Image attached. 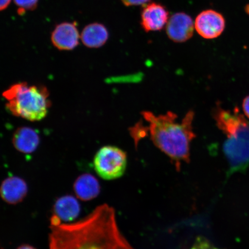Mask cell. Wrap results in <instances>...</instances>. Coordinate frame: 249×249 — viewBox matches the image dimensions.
Here are the masks:
<instances>
[{
    "label": "cell",
    "instance_id": "obj_4",
    "mask_svg": "<svg viewBox=\"0 0 249 249\" xmlns=\"http://www.w3.org/2000/svg\"><path fill=\"white\" fill-rule=\"evenodd\" d=\"M6 107L14 116L30 121L44 118L51 107L45 87L30 86L27 83L12 85L2 93Z\"/></svg>",
    "mask_w": 249,
    "mask_h": 249
},
{
    "label": "cell",
    "instance_id": "obj_5",
    "mask_svg": "<svg viewBox=\"0 0 249 249\" xmlns=\"http://www.w3.org/2000/svg\"><path fill=\"white\" fill-rule=\"evenodd\" d=\"M127 166L125 152L115 146L107 145L99 149L93 160L98 175L105 180H113L124 175Z\"/></svg>",
    "mask_w": 249,
    "mask_h": 249
},
{
    "label": "cell",
    "instance_id": "obj_19",
    "mask_svg": "<svg viewBox=\"0 0 249 249\" xmlns=\"http://www.w3.org/2000/svg\"><path fill=\"white\" fill-rule=\"evenodd\" d=\"M11 0H1L0 1V9L1 11H4L8 7L10 4Z\"/></svg>",
    "mask_w": 249,
    "mask_h": 249
},
{
    "label": "cell",
    "instance_id": "obj_13",
    "mask_svg": "<svg viewBox=\"0 0 249 249\" xmlns=\"http://www.w3.org/2000/svg\"><path fill=\"white\" fill-rule=\"evenodd\" d=\"M54 215L58 217L61 222H72L80 212V205L73 196L66 195L57 199L53 207Z\"/></svg>",
    "mask_w": 249,
    "mask_h": 249
},
{
    "label": "cell",
    "instance_id": "obj_20",
    "mask_svg": "<svg viewBox=\"0 0 249 249\" xmlns=\"http://www.w3.org/2000/svg\"><path fill=\"white\" fill-rule=\"evenodd\" d=\"M17 249H36L30 245H22L18 247Z\"/></svg>",
    "mask_w": 249,
    "mask_h": 249
},
{
    "label": "cell",
    "instance_id": "obj_1",
    "mask_svg": "<svg viewBox=\"0 0 249 249\" xmlns=\"http://www.w3.org/2000/svg\"><path fill=\"white\" fill-rule=\"evenodd\" d=\"M49 249H134L118 227L116 211L99 205L77 222L51 223Z\"/></svg>",
    "mask_w": 249,
    "mask_h": 249
},
{
    "label": "cell",
    "instance_id": "obj_21",
    "mask_svg": "<svg viewBox=\"0 0 249 249\" xmlns=\"http://www.w3.org/2000/svg\"><path fill=\"white\" fill-rule=\"evenodd\" d=\"M245 11L246 13L249 15V4H248L247 6H246L245 8Z\"/></svg>",
    "mask_w": 249,
    "mask_h": 249
},
{
    "label": "cell",
    "instance_id": "obj_10",
    "mask_svg": "<svg viewBox=\"0 0 249 249\" xmlns=\"http://www.w3.org/2000/svg\"><path fill=\"white\" fill-rule=\"evenodd\" d=\"M28 193L25 180L17 176L9 177L1 183L0 194L6 203L15 205L23 201Z\"/></svg>",
    "mask_w": 249,
    "mask_h": 249
},
{
    "label": "cell",
    "instance_id": "obj_3",
    "mask_svg": "<svg viewBox=\"0 0 249 249\" xmlns=\"http://www.w3.org/2000/svg\"><path fill=\"white\" fill-rule=\"evenodd\" d=\"M213 117L216 125L226 136L223 150L228 161L227 176L245 173L249 166V123L238 107L226 110L217 105Z\"/></svg>",
    "mask_w": 249,
    "mask_h": 249
},
{
    "label": "cell",
    "instance_id": "obj_7",
    "mask_svg": "<svg viewBox=\"0 0 249 249\" xmlns=\"http://www.w3.org/2000/svg\"><path fill=\"white\" fill-rule=\"evenodd\" d=\"M195 30V21L185 12L171 15L166 26L168 38L176 43L188 41L194 36Z\"/></svg>",
    "mask_w": 249,
    "mask_h": 249
},
{
    "label": "cell",
    "instance_id": "obj_15",
    "mask_svg": "<svg viewBox=\"0 0 249 249\" xmlns=\"http://www.w3.org/2000/svg\"><path fill=\"white\" fill-rule=\"evenodd\" d=\"M39 0H14L18 7V14H23L26 11H33L38 6Z\"/></svg>",
    "mask_w": 249,
    "mask_h": 249
},
{
    "label": "cell",
    "instance_id": "obj_6",
    "mask_svg": "<svg viewBox=\"0 0 249 249\" xmlns=\"http://www.w3.org/2000/svg\"><path fill=\"white\" fill-rule=\"evenodd\" d=\"M195 27L202 38L215 39L222 35L225 30V18L219 12L207 9L201 12L196 18Z\"/></svg>",
    "mask_w": 249,
    "mask_h": 249
},
{
    "label": "cell",
    "instance_id": "obj_2",
    "mask_svg": "<svg viewBox=\"0 0 249 249\" xmlns=\"http://www.w3.org/2000/svg\"><path fill=\"white\" fill-rule=\"evenodd\" d=\"M142 115L148 126L138 124L131 129L135 142L143 138L145 132H148L156 147L175 162L177 169H180L182 161L188 163L191 143L196 137L193 129L194 112L188 111L180 122L177 120V115L171 111L160 116L143 111Z\"/></svg>",
    "mask_w": 249,
    "mask_h": 249
},
{
    "label": "cell",
    "instance_id": "obj_16",
    "mask_svg": "<svg viewBox=\"0 0 249 249\" xmlns=\"http://www.w3.org/2000/svg\"><path fill=\"white\" fill-rule=\"evenodd\" d=\"M191 249H222L213 245L207 239L203 236H198L196 238L194 246Z\"/></svg>",
    "mask_w": 249,
    "mask_h": 249
},
{
    "label": "cell",
    "instance_id": "obj_17",
    "mask_svg": "<svg viewBox=\"0 0 249 249\" xmlns=\"http://www.w3.org/2000/svg\"><path fill=\"white\" fill-rule=\"evenodd\" d=\"M121 1L126 7H133V6L145 5L148 4L151 0H121Z\"/></svg>",
    "mask_w": 249,
    "mask_h": 249
},
{
    "label": "cell",
    "instance_id": "obj_8",
    "mask_svg": "<svg viewBox=\"0 0 249 249\" xmlns=\"http://www.w3.org/2000/svg\"><path fill=\"white\" fill-rule=\"evenodd\" d=\"M169 14L163 5L149 2L144 5L141 12V24L145 32H154L162 30L169 19Z\"/></svg>",
    "mask_w": 249,
    "mask_h": 249
},
{
    "label": "cell",
    "instance_id": "obj_12",
    "mask_svg": "<svg viewBox=\"0 0 249 249\" xmlns=\"http://www.w3.org/2000/svg\"><path fill=\"white\" fill-rule=\"evenodd\" d=\"M74 194L77 198L84 201L93 200L100 194V184L97 179L90 174L81 175L73 184Z\"/></svg>",
    "mask_w": 249,
    "mask_h": 249
},
{
    "label": "cell",
    "instance_id": "obj_14",
    "mask_svg": "<svg viewBox=\"0 0 249 249\" xmlns=\"http://www.w3.org/2000/svg\"><path fill=\"white\" fill-rule=\"evenodd\" d=\"M109 34L104 24L94 23L87 25L81 34L83 44L89 48H99L107 41Z\"/></svg>",
    "mask_w": 249,
    "mask_h": 249
},
{
    "label": "cell",
    "instance_id": "obj_18",
    "mask_svg": "<svg viewBox=\"0 0 249 249\" xmlns=\"http://www.w3.org/2000/svg\"><path fill=\"white\" fill-rule=\"evenodd\" d=\"M242 108L245 116L249 119V95L243 101Z\"/></svg>",
    "mask_w": 249,
    "mask_h": 249
},
{
    "label": "cell",
    "instance_id": "obj_11",
    "mask_svg": "<svg viewBox=\"0 0 249 249\" xmlns=\"http://www.w3.org/2000/svg\"><path fill=\"white\" fill-rule=\"evenodd\" d=\"M40 142L39 134L29 127H21L15 132L12 143L18 151L23 154L33 153Z\"/></svg>",
    "mask_w": 249,
    "mask_h": 249
},
{
    "label": "cell",
    "instance_id": "obj_9",
    "mask_svg": "<svg viewBox=\"0 0 249 249\" xmlns=\"http://www.w3.org/2000/svg\"><path fill=\"white\" fill-rule=\"evenodd\" d=\"M80 36L76 24L64 22L56 26L52 33L53 45L60 51H71L79 43Z\"/></svg>",
    "mask_w": 249,
    "mask_h": 249
}]
</instances>
